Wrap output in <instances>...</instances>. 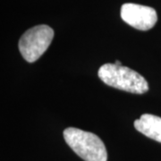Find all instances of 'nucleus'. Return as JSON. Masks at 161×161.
<instances>
[{
	"label": "nucleus",
	"instance_id": "obj_1",
	"mask_svg": "<svg viewBox=\"0 0 161 161\" xmlns=\"http://www.w3.org/2000/svg\"><path fill=\"white\" fill-rule=\"evenodd\" d=\"M99 79L108 86L135 94L149 91V85L143 76L126 66L115 64H105L98 69Z\"/></svg>",
	"mask_w": 161,
	"mask_h": 161
},
{
	"label": "nucleus",
	"instance_id": "obj_2",
	"mask_svg": "<svg viewBox=\"0 0 161 161\" xmlns=\"http://www.w3.org/2000/svg\"><path fill=\"white\" fill-rule=\"evenodd\" d=\"M65 142L77 155L85 161H107L108 153L104 142L92 132L75 127L64 131Z\"/></svg>",
	"mask_w": 161,
	"mask_h": 161
},
{
	"label": "nucleus",
	"instance_id": "obj_3",
	"mask_svg": "<svg viewBox=\"0 0 161 161\" xmlns=\"http://www.w3.org/2000/svg\"><path fill=\"white\" fill-rule=\"evenodd\" d=\"M54 38V31L47 25H38L28 30L19 40V50L23 58L33 63L45 53Z\"/></svg>",
	"mask_w": 161,
	"mask_h": 161
},
{
	"label": "nucleus",
	"instance_id": "obj_4",
	"mask_svg": "<svg viewBox=\"0 0 161 161\" xmlns=\"http://www.w3.org/2000/svg\"><path fill=\"white\" fill-rule=\"evenodd\" d=\"M121 17L130 26L141 31L151 29L158 21L157 12L150 6L126 3L121 7Z\"/></svg>",
	"mask_w": 161,
	"mask_h": 161
},
{
	"label": "nucleus",
	"instance_id": "obj_5",
	"mask_svg": "<svg viewBox=\"0 0 161 161\" xmlns=\"http://www.w3.org/2000/svg\"><path fill=\"white\" fill-rule=\"evenodd\" d=\"M134 127L145 136L161 142V117L150 114H143L134 121Z\"/></svg>",
	"mask_w": 161,
	"mask_h": 161
},
{
	"label": "nucleus",
	"instance_id": "obj_6",
	"mask_svg": "<svg viewBox=\"0 0 161 161\" xmlns=\"http://www.w3.org/2000/svg\"><path fill=\"white\" fill-rule=\"evenodd\" d=\"M114 64H115L116 65H122V64H121V62H120V61H118V60H116V61H115V62Z\"/></svg>",
	"mask_w": 161,
	"mask_h": 161
}]
</instances>
